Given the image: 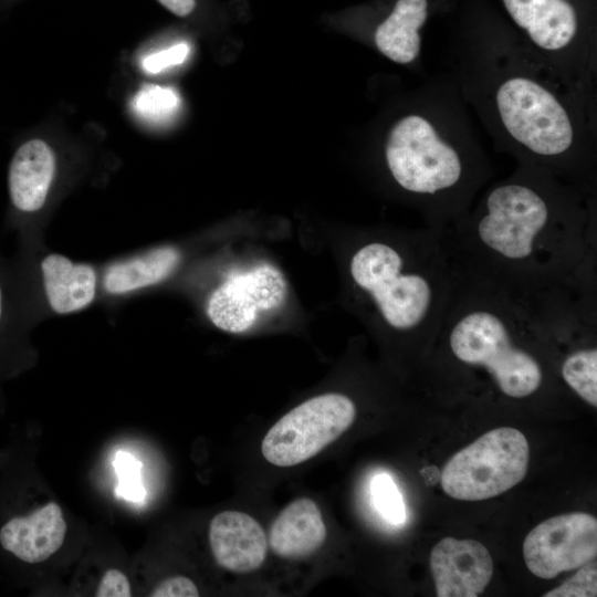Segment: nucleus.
<instances>
[{"label":"nucleus","mask_w":597,"mask_h":597,"mask_svg":"<svg viewBox=\"0 0 597 597\" xmlns=\"http://www.w3.org/2000/svg\"><path fill=\"white\" fill-rule=\"evenodd\" d=\"M596 222L593 190L522 164L440 232L459 271L520 298L597 292Z\"/></svg>","instance_id":"f257e3e1"},{"label":"nucleus","mask_w":597,"mask_h":597,"mask_svg":"<svg viewBox=\"0 0 597 597\" xmlns=\"http://www.w3.org/2000/svg\"><path fill=\"white\" fill-rule=\"evenodd\" d=\"M348 269L381 327L422 353L433 347L457 283L440 231L427 227L392 241L368 240Z\"/></svg>","instance_id":"f03ea898"},{"label":"nucleus","mask_w":597,"mask_h":597,"mask_svg":"<svg viewBox=\"0 0 597 597\" xmlns=\"http://www.w3.org/2000/svg\"><path fill=\"white\" fill-rule=\"evenodd\" d=\"M385 160L395 184L422 211L427 224L442 231L468 211L488 178L485 164L450 139L426 114L412 113L390 129Z\"/></svg>","instance_id":"7ed1b4c3"},{"label":"nucleus","mask_w":597,"mask_h":597,"mask_svg":"<svg viewBox=\"0 0 597 597\" xmlns=\"http://www.w3.org/2000/svg\"><path fill=\"white\" fill-rule=\"evenodd\" d=\"M499 126L522 164L593 190V157L570 102L540 75L509 71L491 91Z\"/></svg>","instance_id":"20e7f679"},{"label":"nucleus","mask_w":597,"mask_h":597,"mask_svg":"<svg viewBox=\"0 0 597 597\" xmlns=\"http://www.w3.org/2000/svg\"><path fill=\"white\" fill-rule=\"evenodd\" d=\"M11 261L40 322L73 315L101 302V264L52 251L43 240L18 243Z\"/></svg>","instance_id":"39448f33"},{"label":"nucleus","mask_w":597,"mask_h":597,"mask_svg":"<svg viewBox=\"0 0 597 597\" xmlns=\"http://www.w3.org/2000/svg\"><path fill=\"white\" fill-rule=\"evenodd\" d=\"M530 447L517 429L501 427L458 451L443 467V491L461 501H481L520 483L528 468Z\"/></svg>","instance_id":"423d86ee"},{"label":"nucleus","mask_w":597,"mask_h":597,"mask_svg":"<svg viewBox=\"0 0 597 597\" xmlns=\"http://www.w3.org/2000/svg\"><path fill=\"white\" fill-rule=\"evenodd\" d=\"M354 401L337 392L313 397L293 408L268 431L261 450L276 467L302 463L341 437L354 422Z\"/></svg>","instance_id":"0eeeda50"},{"label":"nucleus","mask_w":597,"mask_h":597,"mask_svg":"<svg viewBox=\"0 0 597 597\" xmlns=\"http://www.w3.org/2000/svg\"><path fill=\"white\" fill-rule=\"evenodd\" d=\"M57 174L55 153L45 140L31 138L14 150L8 169V226L18 243L43 240L44 211Z\"/></svg>","instance_id":"6e6552de"},{"label":"nucleus","mask_w":597,"mask_h":597,"mask_svg":"<svg viewBox=\"0 0 597 597\" xmlns=\"http://www.w3.org/2000/svg\"><path fill=\"white\" fill-rule=\"evenodd\" d=\"M287 284L282 272L264 263L230 273L206 301V315L219 329L242 333L262 312L283 304Z\"/></svg>","instance_id":"1a4fd4ad"},{"label":"nucleus","mask_w":597,"mask_h":597,"mask_svg":"<svg viewBox=\"0 0 597 597\" xmlns=\"http://www.w3.org/2000/svg\"><path fill=\"white\" fill-rule=\"evenodd\" d=\"M523 555L528 570L545 579L579 568L597 555V520L583 512L551 517L530 531Z\"/></svg>","instance_id":"9d476101"},{"label":"nucleus","mask_w":597,"mask_h":597,"mask_svg":"<svg viewBox=\"0 0 597 597\" xmlns=\"http://www.w3.org/2000/svg\"><path fill=\"white\" fill-rule=\"evenodd\" d=\"M182 250L160 244L101 263V302L118 305L167 282L181 265Z\"/></svg>","instance_id":"9b49d317"},{"label":"nucleus","mask_w":597,"mask_h":597,"mask_svg":"<svg viewBox=\"0 0 597 597\" xmlns=\"http://www.w3.org/2000/svg\"><path fill=\"white\" fill-rule=\"evenodd\" d=\"M503 4L534 49L552 62L580 57L578 17L568 0H503Z\"/></svg>","instance_id":"f8f14e48"},{"label":"nucleus","mask_w":597,"mask_h":597,"mask_svg":"<svg viewBox=\"0 0 597 597\" xmlns=\"http://www.w3.org/2000/svg\"><path fill=\"white\" fill-rule=\"evenodd\" d=\"M430 567L438 597H476L493 575L492 557L475 540L442 538L431 549Z\"/></svg>","instance_id":"ddd939ff"},{"label":"nucleus","mask_w":597,"mask_h":597,"mask_svg":"<svg viewBox=\"0 0 597 597\" xmlns=\"http://www.w3.org/2000/svg\"><path fill=\"white\" fill-rule=\"evenodd\" d=\"M209 544L217 564L238 574L258 569L268 551L265 533L259 522L239 511H224L212 517Z\"/></svg>","instance_id":"4468645a"},{"label":"nucleus","mask_w":597,"mask_h":597,"mask_svg":"<svg viewBox=\"0 0 597 597\" xmlns=\"http://www.w3.org/2000/svg\"><path fill=\"white\" fill-rule=\"evenodd\" d=\"M66 524L59 504L51 502L28 516H17L0 530V544L19 559L38 564L64 542Z\"/></svg>","instance_id":"2eb2a0df"},{"label":"nucleus","mask_w":597,"mask_h":597,"mask_svg":"<svg viewBox=\"0 0 597 597\" xmlns=\"http://www.w3.org/2000/svg\"><path fill=\"white\" fill-rule=\"evenodd\" d=\"M317 504L301 498L286 505L271 525L269 542L280 557L298 559L315 553L326 540Z\"/></svg>","instance_id":"dca6fc26"},{"label":"nucleus","mask_w":597,"mask_h":597,"mask_svg":"<svg viewBox=\"0 0 597 597\" xmlns=\"http://www.w3.org/2000/svg\"><path fill=\"white\" fill-rule=\"evenodd\" d=\"M427 0H397L375 32L377 49L399 64L413 62L421 50L420 29L427 20Z\"/></svg>","instance_id":"f3484780"},{"label":"nucleus","mask_w":597,"mask_h":597,"mask_svg":"<svg viewBox=\"0 0 597 597\" xmlns=\"http://www.w3.org/2000/svg\"><path fill=\"white\" fill-rule=\"evenodd\" d=\"M39 323L11 258L0 256V349L23 345Z\"/></svg>","instance_id":"a211bd4d"},{"label":"nucleus","mask_w":597,"mask_h":597,"mask_svg":"<svg viewBox=\"0 0 597 597\" xmlns=\"http://www.w3.org/2000/svg\"><path fill=\"white\" fill-rule=\"evenodd\" d=\"M179 103L180 98L172 87L146 84L133 96L130 107L144 119L164 122L175 114Z\"/></svg>","instance_id":"6ab92c4d"},{"label":"nucleus","mask_w":597,"mask_h":597,"mask_svg":"<svg viewBox=\"0 0 597 597\" xmlns=\"http://www.w3.org/2000/svg\"><path fill=\"white\" fill-rule=\"evenodd\" d=\"M370 493L375 509L387 522L398 525L406 521L402 496L390 475L386 473L375 475Z\"/></svg>","instance_id":"aec40b11"},{"label":"nucleus","mask_w":597,"mask_h":597,"mask_svg":"<svg viewBox=\"0 0 597 597\" xmlns=\"http://www.w3.org/2000/svg\"><path fill=\"white\" fill-rule=\"evenodd\" d=\"M113 465L118 476L116 494L127 501L143 502L146 491L140 479L142 463L130 453L118 451Z\"/></svg>","instance_id":"412c9836"},{"label":"nucleus","mask_w":597,"mask_h":597,"mask_svg":"<svg viewBox=\"0 0 597 597\" xmlns=\"http://www.w3.org/2000/svg\"><path fill=\"white\" fill-rule=\"evenodd\" d=\"M597 596L596 563L582 566L575 576L554 588L543 597H595Z\"/></svg>","instance_id":"4be33fe9"},{"label":"nucleus","mask_w":597,"mask_h":597,"mask_svg":"<svg viewBox=\"0 0 597 597\" xmlns=\"http://www.w3.org/2000/svg\"><path fill=\"white\" fill-rule=\"evenodd\" d=\"M188 53L189 46L186 43H179L146 56L142 64L146 72L158 73L166 67L181 64Z\"/></svg>","instance_id":"5701e85b"},{"label":"nucleus","mask_w":597,"mask_h":597,"mask_svg":"<svg viewBox=\"0 0 597 597\" xmlns=\"http://www.w3.org/2000/svg\"><path fill=\"white\" fill-rule=\"evenodd\" d=\"M151 597H197L198 588L185 576H175L161 582L150 594Z\"/></svg>","instance_id":"b1692460"},{"label":"nucleus","mask_w":597,"mask_h":597,"mask_svg":"<svg viewBox=\"0 0 597 597\" xmlns=\"http://www.w3.org/2000/svg\"><path fill=\"white\" fill-rule=\"evenodd\" d=\"M130 585L127 577L118 569H108L97 589V597H129Z\"/></svg>","instance_id":"393cba45"},{"label":"nucleus","mask_w":597,"mask_h":597,"mask_svg":"<svg viewBox=\"0 0 597 597\" xmlns=\"http://www.w3.org/2000/svg\"><path fill=\"white\" fill-rule=\"evenodd\" d=\"M158 2L177 17H187L196 8V0H158Z\"/></svg>","instance_id":"a878e982"}]
</instances>
